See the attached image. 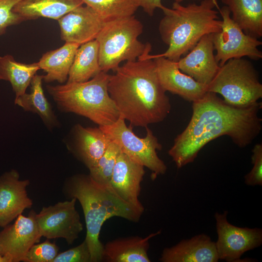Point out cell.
Returning <instances> with one entry per match:
<instances>
[{"label":"cell","instance_id":"cell-1","mask_svg":"<svg viewBox=\"0 0 262 262\" xmlns=\"http://www.w3.org/2000/svg\"><path fill=\"white\" fill-rule=\"evenodd\" d=\"M192 102L191 119L168 150L178 168L193 162L206 144L220 136H228L243 148L251 144L261 131V103L236 108L211 92Z\"/></svg>","mask_w":262,"mask_h":262},{"label":"cell","instance_id":"cell-2","mask_svg":"<svg viewBox=\"0 0 262 262\" xmlns=\"http://www.w3.org/2000/svg\"><path fill=\"white\" fill-rule=\"evenodd\" d=\"M151 50L147 43L143 54L119 66L108 83L109 94L120 116L134 126L146 128L162 122L171 110L155 62L149 56Z\"/></svg>","mask_w":262,"mask_h":262},{"label":"cell","instance_id":"cell-3","mask_svg":"<svg viewBox=\"0 0 262 262\" xmlns=\"http://www.w3.org/2000/svg\"><path fill=\"white\" fill-rule=\"evenodd\" d=\"M64 195L78 200L83 212L86 228L85 238L91 262L103 261V245L99 239L101 227L109 218L118 217L137 222L144 211L126 202L108 186L98 183L91 176L77 174L67 179Z\"/></svg>","mask_w":262,"mask_h":262},{"label":"cell","instance_id":"cell-4","mask_svg":"<svg viewBox=\"0 0 262 262\" xmlns=\"http://www.w3.org/2000/svg\"><path fill=\"white\" fill-rule=\"evenodd\" d=\"M216 0H202L199 4L182 5L174 2L172 8L161 9L164 16L159 25L163 41L168 46L164 53L154 55L177 62L185 55L204 35L221 29Z\"/></svg>","mask_w":262,"mask_h":262},{"label":"cell","instance_id":"cell-5","mask_svg":"<svg viewBox=\"0 0 262 262\" xmlns=\"http://www.w3.org/2000/svg\"><path fill=\"white\" fill-rule=\"evenodd\" d=\"M110 76L101 71L88 81L47 85V89L62 111L86 117L99 126L108 125L120 117L108 91Z\"/></svg>","mask_w":262,"mask_h":262},{"label":"cell","instance_id":"cell-6","mask_svg":"<svg viewBox=\"0 0 262 262\" xmlns=\"http://www.w3.org/2000/svg\"><path fill=\"white\" fill-rule=\"evenodd\" d=\"M143 31L142 23L134 15L105 22L96 39L101 71H115L122 62L135 61L141 56L147 43L138 39Z\"/></svg>","mask_w":262,"mask_h":262},{"label":"cell","instance_id":"cell-7","mask_svg":"<svg viewBox=\"0 0 262 262\" xmlns=\"http://www.w3.org/2000/svg\"><path fill=\"white\" fill-rule=\"evenodd\" d=\"M208 92L221 95L228 104L246 108L262 97V84L251 62L243 58L231 59L220 68L208 85Z\"/></svg>","mask_w":262,"mask_h":262},{"label":"cell","instance_id":"cell-8","mask_svg":"<svg viewBox=\"0 0 262 262\" xmlns=\"http://www.w3.org/2000/svg\"><path fill=\"white\" fill-rule=\"evenodd\" d=\"M99 127L111 141L118 146L122 152L149 169L152 173L153 179L165 173L167 166L157 153V150H161L162 146L147 127L144 138L136 136L120 116L114 123Z\"/></svg>","mask_w":262,"mask_h":262},{"label":"cell","instance_id":"cell-9","mask_svg":"<svg viewBox=\"0 0 262 262\" xmlns=\"http://www.w3.org/2000/svg\"><path fill=\"white\" fill-rule=\"evenodd\" d=\"M222 18L220 32L213 33L212 39L215 58L220 66L231 59L247 56L258 60L262 58V52L258 47L262 42L258 38L246 33L231 18L227 6H217Z\"/></svg>","mask_w":262,"mask_h":262},{"label":"cell","instance_id":"cell-10","mask_svg":"<svg viewBox=\"0 0 262 262\" xmlns=\"http://www.w3.org/2000/svg\"><path fill=\"white\" fill-rule=\"evenodd\" d=\"M77 200L58 202L44 207L36 213L35 219L42 237L47 239L63 238L68 245L73 244L83 230V225L75 207Z\"/></svg>","mask_w":262,"mask_h":262},{"label":"cell","instance_id":"cell-11","mask_svg":"<svg viewBox=\"0 0 262 262\" xmlns=\"http://www.w3.org/2000/svg\"><path fill=\"white\" fill-rule=\"evenodd\" d=\"M228 211L216 213L218 236L215 246L219 259L228 262H238L246 251L260 246L262 244V229L236 227L227 220Z\"/></svg>","mask_w":262,"mask_h":262},{"label":"cell","instance_id":"cell-12","mask_svg":"<svg viewBox=\"0 0 262 262\" xmlns=\"http://www.w3.org/2000/svg\"><path fill=\"white\" fill-rule=\"evenodd\" d=\"M35 215L33 210L28 216L21 214L0 231V250L4 262L23 261L31 247L39 242L42 236Z\"/></svg>","mask_w":262,"mask_h":262},{"label":"cell","instance_id":"cell-13","mask_svg":"<svg viewBox=\"0 0 262 262\" xmlns=\"http://www.w3.org/2000/svg\"><path fill=\"white\" fill-rule=\"evenodd\" d=\"M28 180H20L15 169L0 175V227L4 228L32 207L33 201L28 196Z\"/></svg>","mask_w":262,"mask_h":262},{"label":"cell","instance_id":"cell-14","mask_svg":"<svg viewBox=\"0 0 262 262\" xmlns=\"http://www.w3.org/2000/svg\"><path fill=\"white\" fill-rule=\"evenodd\" d=\"M61 39L80 46L95 40L105 22L91 7L83 4L58 20Z\"/></svg>","mask_w":262,"mask_h":262},{"label":"cell","instance_id":"cell-15","mask_svg":"<svg viewBox=\"0 0 262 262\" xmlns=\"http://www.w3.org/2000/svg\"><path fill=\"white\" fill-rule=\"evenodd\" d=\"M149 56L155 62L159 81L165 91L192 102L201 98L208 92V85L181 72L177 62L150 54Z\"/></svg>","mask_w":262,"mask_h":262},{"label":"cell","instance_id":"cell-16","mask_svg":"<svg viewBox=\"0 0 262 262\" xmlns=\"http://www.w3.org/2000/svg\"><path fill=\"white\" fill-rule=\"evenodd\" d=\"M144 166L121 151L118 155L111 177L110 186L123 200L144 211L139 200Z\"/></svg>","mask_w":262,"mask_h":262},{"label":"cell","instance_id":"cell-17","mask_svg":"<svg viewBox=\"0 0 262 262\" xmlns=\"http://www.w3.org/2000/svg\"><path fill=\"white\" fill-rule=\"evenodd\" d=\"M212 35L203 36L185 56L177 61L181 72L206 85L212 82L220 68L213 54Z\"/></svg>","mask_w":262,"mask_h":262},{"label":"cell","instance_id":"cell-18","mask_svg":"<svg viewBox=\"0 0 262 262\" xmlns=\"http://www.w3.org/2000/svg\"><path fill=\"white\" fill-rule=\"evenodd\" d=\"M219 260L215 243L205 234L165 248L159 259L162 262H217Z\"/></svg>","mask_w":262,"mask_h":262},{"label":"cell","instance_id":"cell-19","mask_svg":"<svg viewBox=\"0 0 262 262\" xmlns=\"http://www.w3.org/2000/svg\"><path fill=\"white\" fill-rule=\"evenodd\" d=\"M161 230L146 237L134 236L117 238L103 245V261L108 262H150L147 251L149 240Z\"/></svg>","mask_w":262,"mask_h":262},{"label":"cell","instance_id":"cell-20","mask_svg":"<svg viewBox=\"0 0 262 262\" xmlns=\"http://www.w3.org/2000/svg\"><path fill=\"white\" fill-rule=\"evenodd\" d=\"M76 144L73 151L76 157L89 169L102 156L111 142L98 128L75 127Z\"/></svg>","mask_w":262,"mask_h":262},{"label":"cell","instance_id":"cell-21","mask_svg":"<svg viewBox=\"0 0 262 262\" xmlns=\"http://www.w3.org/2000/svg\"><path fill=\"white\" fill-rule=\"evenodd\" d=\"M84 4L81 0H21L13 11L23 21L46 17L58 20Z\"/></svg>","mask_w":262,"mask_h":262},{"label":"cell","instance_id":"cell-22","mask_svg":"<svg viewBox=\"0 0 262 262\" xmlns=\"http://www.w3.org/2000/svg\"><path fill=\"white\" fill-rule=\"evenodd\" d=\"M79 46L77 44L65 42L60 48L44 53L37 62L40 69L46 73L43 80L46 82L57 81L60 83L67 80Z\"/></svg>","mask_w":262,"mask_h":262},{"label":"cell","instance_id":"cell-23","mask_svg":"<svg viewBox=\"0 0 262 262\" xmlns=\"http://www.w3.org/2000/svg\"><path fill=\"white\" fill-rule=\"evenodd\" d=\"M231 18L246 34L262 36V0H221Z\"/></svg>","mask_w":262,"mask_h":262},{"label":"cell","instance_id":"cell-24","mask_svg":"<svg viewBox=\"0 0 262 262\" xmlns=\"http://www.w3.org/2000/svg\"><path fill=\"white\" fill-rule=\"evenodd\" d=\"M43 75L35 74L32 79L31 92L15 98V103L25 111L37 114L49 129L59 125L50 103L46 98L42 87Z\"/></svg>","mask_w":262,"mask_h":262},{"label":"cell","instance_id":"cell-25","mask_svg":"<svg viewBox=\"0 0 262 262\" xmlns=\"http://www.w3.org/2000/svg\"><path fill=\"white\" fill-rule=\"evenodd\" d=\"M39 69L37 62L20 63L10 54L0 56V80L10 82L16 98L26 93L32 78Z\"/></svg>","mask_w":262,"mask_h":262},{"label":"cell","instance_id":"cell-26","mask_svg":"<svg viewBox=\"0 0 262 262\" xmlns=\"http://www.w3.org/2000/svg\"><path fill=\"white\" fill-rule=\"evenodd\" d=\"M100 71L98 45L95 39L83 44L78 48L67 82H85Z\"/></svg>","mask_w":262,"mask_h":262},{"label":"cell","instance_id":"cell-27","mask_svg":"<svg viewBox=\"0 0 262 262\" xmlns=\"http://www.w3.org/2000/svg\"><path fill=\"white\" fill-rule=\"evenodd\" d=\"M91 7L104 22L134 15L139 4L138 0H81Z\"/></svg>","mask_w":262,"mask_h":262},{"label":"cell","instance_id":"cell-28","mask_svg":"<svg viewBox=\"0 0 262 262\" xmlns=\"http://www.w3.org/2000/svg\"><path fill=\"white\" fill-rule=\"evenodd\" d=\"M120 152L118 146L111 141L97 163L89 168V175L98 183L110 186L113 170Z\"/></svg>","mask_w":262,"mask_h":262},{"label":"cell","instance_id":"cell-29","mask_svg":"<svg viewBox=\"0 0 262 262\" xmlns=\"http://www.w3.org/2000/svg\"><path fill=\"white\" fill-rule=\"evenodd\" d=\"M59 248L55 243L49 239L46 241L33 245L28 251L23 262H52L59 254Z\"/></svg>","mask_w":262,"mask_h":262},{"label":"cell","instance_id":"cell-30","mask_svg":"<svg viewBox=\"0 0 262 262\" xmlns=\"http://www.w3.org/2000/svg\"><path fill=\"white\" fill-rule=\"evenodd\" d=\"M21 0H0V35L5 33L10 26L23 21L17 14L14 13V6Z\"/></svg>","mask_w":262,"mask_h":262},{"label":"cell","instance_id":"cell-31","mask_svg":"<svg viewBox=\"0 0 262 262\" xmlns=\"http://www.w3.org/2000/svg\"><path fill=\"white\" fill-rule=\"evenodd\" d=\"M251 162L253 166L245 176V182L249 186L262 185V144H256L252 150Z\"/></svg>","mask_w":262,"mask_h":262},{"label":"cell","instance_id":"cell-32","mask_svg":"<svg viewBox=\"0 0 262 262\" xmlns=\"http://www.w3.org/2000/svg\"><path fill=\"white\" fill-rule=\"evenodd\" d=\"M52 262H91L86 241L84 240L79 245L59 253Z\"/></svg>","mask_w":262,"mask_h":262},{"label":"cell","instance_id":"cell-33","mask_svg":"<svg viewBox=\"0 0 262 262\" xmlns=\"http://www.w3.org/2000/svg\"><path fill=\"white\" fill-rule=\"evenodd\" d=\"M139 7L149 16H152L157 8L162 9L164 6L162 0H138Z\"/></svg>","mask_w":262,"mask_h":262},{"label":"cell","instance_id":"cell-34","mask_svg":"<svg viewBox=\"0 0 262 262\" xmlns=\"http://www.w3.org/2000/svg\"><path fill=\"white\" fill-rule=\"evenodd\" d=\"M0 262H4V259L0 253Z\"/></svg>","mask_w":262,"mask_h":262},{"label":"cell","instance_id":"cell-35","mask_svg":"<svg viewBox=\"0 0 262 262\" xmlns=\"http://www.w3.org/2000/svg\"><path fill=\"white\" fill-rule=\"evenodd\" d=\"M183 0H175V1L177 2H178V3H180L181 2H182Z\"/></svg>","mask_w":262,"mask_h":262}]
</instances>
